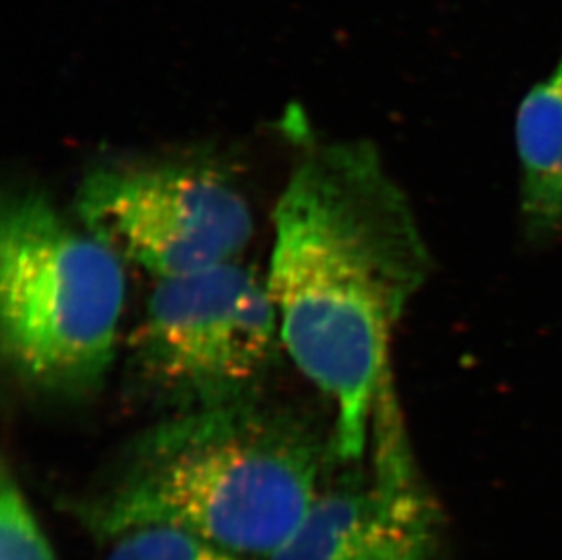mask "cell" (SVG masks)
<instances>
[{"label":"cell","instance_id":"9","mask_svg":"<svg viewBox=\"0 0 562 560\" xmlns=\"http://www.w3.org/2000/svg\"><path fill=\"white\" fill-rule=\"evenodd\" d=\"M0 560H57L26 493L8 468L0 482Z\"/></svg>","mask_w":562,"mask_h":560},{"label":"cell","instance_id":"7","mask_svg":"<svg viewBox=\"0 0 562 560\" xmlns=\"http://www.w3.org/2000/svg\"><path fill=\"white\" fill-rule=\"evenodd\" d=\"M515 146L522 233L537 246L553 243L562 237V54L520 101Z\"/></svg>","mask_w":562,"mask_h":560},{"label":"cell","instance_id":"6","mask_svg":"<svg viewBox=\"0 0 562 560\" xmlns=\"http://www.w3.org/2000/svg\"><path fill=\"white\" fill-rule=\"evenodd\" d=\"M372 464L326 481L290 539L266 560H431L439 512L420 482L393 377L373 415Z\"/></svg>","mask_w":562,"mask_h":560},{"label":"cell","instance_id":"2","mask_svg":"<svg viewBox=\"0 0 562 560\" xmlns=\"http://www.w3.org/2000/svg\"><path fill=\"white\" fill-rule=\"evenodd\" d=\"M334 460L331 429L254 396L160 418L124 446L71 513L102 542L171 526L266 560L297 529Z\"/></svg>","mask_w":562,"mask_h":560},{"label":"cell","instance_id":"3","mask_svg":"<svg viewBox=\"0 0 562 560\" xmlns=\"http://www.w3.org/2000/svg\"><path fill=\"white\" fill-rule=\"evenodd\" d=\"M124 262L48 193L0 204V349L22 388L54 401L95 395L117 355Z\"/></svg>","mask_w":562,"mask_h":560},{"label":"cell","instance_id":"8","mask_svg":"<svg viewBox=\"0 0 562 560\" xmlns=\"http://www.w3.org/2000/svg\"><path fill=\"white\" fill-rule=\"evenodd\" d=\"M104 560H245L187 529L143 526L108 540Z\"/></svg>","mask_w":562,"mask_h":560},{"label":"cell","instance_id":"1","mask_svg":"<svg viewBox=\"0 0 562 560\" xmlns=\"http://www.w3.org/2000/svg\"><path fill=\"white\" fill-rule=\"evenodd\" d=\"M431 270L408 195L372 143L304 152L273 210L266 284L282 346L331 406L340 464L370 449L393 332Z\"/></svg>","mask_w":562,"mask_h":560},{"label":"cell","instance_id":"5","mask_svg":"<svg viewBox=\"0 0 562 560\" xmlns=\"http://www.w3.org/2000/svg\"><path fill=\"white\" fill-rule=\"evenodd\" d=\"M74 213L124 262L157 280L239 260L255 227L239 186L199 157L93 166L77 186Z\"/></svg>","mask_w":562,"mask_h":560},{"label":"cell","instance_id":"4","mask_svg":"<svg viewBox=\"0 0 562 560\" xmlns=\"http://www.w3.org/2000/svg\"><path fill=\"white\" fill-rule=\"evenodd\" d=\"M282 346L266 284L239 260L157 280L133 340L138 390L166 415L265 395Z\"/></svg>","mask_w":562,"mask_h":560}]
</instances>
